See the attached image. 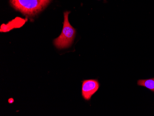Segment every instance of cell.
Segmentation results:
<instances>
[{
    "instance_id": "cell-4",
    "label": "cell",
    "mask_w": 154,
    "mask_h": 116,
    "mask_svg": "<svg viewBox=\"0 0 154 116\" xmlns=\"http://www.w3.org/2000/svg\"><path fill=\"white\" fill-rule=\"evenodd\" d=\"M137 85L143 86L154 92V78L148 79H140L137 80Z\"/></svg>"
},
{
    "instance_id": "cell-2",
    "label": "cell",
    "mask_w": 154,
    "mask_h": 116,
    "mask_svg": "<svg viewBox=\"0 0 154 116\" xmlns=\"http://www.w3.org/2000/svg\"><path fill=\"white\" fill-rule=\"evenodd\" d=\"M70 11L64 13V21L61 34L54 40V44L59 49H65L70 47L73 43L76 35V29L71 25L68 20Z\"/></svg>"
},
{
    "instance_id": "cell-3",
    "label": "cell",
    "mask_w": 154,
    "mask_h": 116,
    "mask_svg": "<svg viewBox=\"0 0 154 116\" xmlns=\"http://www.w3.org/2000/svg\"><path fill=\"white\" fill-rule=\"evenodd\" d=\"M100 84L97 80H85L82 81V96L84 99L89 101L93 94L99 89Z\"/></svg>"
},
{
    "instance_id": "cell-1",
    "label": "cell",
    "mask_w": 154,
    "mask_h": 116,
    "mask_svg": "<svg viewBox=\"0 0 154 116\" xmlns=\"http://www.w3.org/2000/svg\"><path fill=\"white\" fill-rule=\"evenodd\" d=\"M51 0H10L11 5L26 16L32 17L42 11Z\"/></svg>"
}]
</instances>
